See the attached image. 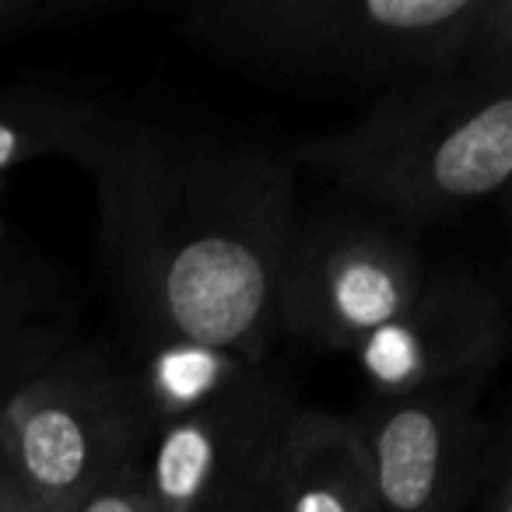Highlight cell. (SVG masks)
Here are the masks:
<instances>
[{
	"instance_id": "4fadbf2b",
	"label": "cell",
	"mask_w": 512,
	"mask_h": 512,
	"mask_svg": "<svg viewBox=\"0 0 512 512\" xmlns=\"http://www.w3.org/2000/svg\"><path fill=\"white\" fill-rule=\"evenodd\" d=\"M85 4H50V0H0V39L18 36V32H32L39 25H50L57 18L78 15Z\"/></svg>"
},
{
	"instance_id": "8fae6325",
	"label": "cell",
	"mask_w": 512,
	"mask_h": 512,
	"mask_svg": "<svg viewBox=\"0 0 512 512\" xmlns=\"http://www.w3.org/2000/svg\"><path fill=\"white\" fill-rule=\"evenodd\" d=\"M64 299L46 281L0 271V383L18 390L53 365L64 348Z\"/></svg>"
},
{
	"instance_id": "52a82bcc",
	"label": "cell",
	"mask_w": 512,
	"mask_h": 512,
	"mask_svg": "<svg viewBox=\"0 0 512 512\" xmlns=\"http://www.w3.org/2000/svg\"><path fill=\"white\" fill-rule=\"evenodd\" d=\"M509 348V313L495 288L467 271H428L411 306L365 337L358 358L376 400L474 393Z\"/></svg>"
},
{
	"instance_id": "5b68a950",
	"label": "cell",
	"mask_w": 512,
	"mask_h": 512,
	"mask_svg": "<svg viewBox=\"0 0 512 512\" xmlns=\"http://www.w3.org/2000/svg\"><path fill=\"white\" fill-rule=\"evenodd\" d=\"M428 271L414 235L390 218L327 211L295 221L278 330L309 348L355 351L411 306Z\"/></svg>"
},
{
	"instance_id": "ba28073f",
	"label": "cell",
	"mask_w": 512,
	"mask_h": 512,
	"mask_svg": "<svg viewBox=\"0 0 512 512\" xmlns=\"http://www.w3.org/2000/svg\"><path fill=\"white\" fill-rule=\"evenodd\" d=\"M358 428L376 512H463L502 435L474 411V393L372 400Z\"/></svg>"
},
{
	"instance_id": "5bb4252c",
	"label": "cell",
	"mask_w": 512,
	"mask_h": 512,
	"mask_svg": "<svg viewBox=\"0 0 512 512\" xmlns=\"http://www.w3.org/2000/svg\"><path fill=\"white\" fill-rule=\"evenodd\" d=\"M477 512H512V470H509V439H505V428L498 435L495 449H491L488 470H484V481L474 495Z\"/></svg>"
},
{
	"instance_id": "2e32d148",
	"label": "cell",
	"mask_w": 512,
	"mask_h": 512,
	"mask_svg": "<svg viewBox=\"0 0 512 512\" xmlns=\"http://www.w3.org/2000/svg\"><path fill=\"white\" fill-rule=\"evenodd\" d=\"M11 484V470H8V460H4V446H0V491Z\"/></svg>"
},
{
	"instance_id": "30bf717a",
	"label": "cell",
	"mask_w": 512,
	"mask_h": 512,
	"mask_svg": "<svg viewBox=\"0 0 512 512\" xmlns=\"http://www.w3.org/2000/svg\"><path fill=\"white\" fill-rule=\"evenodd\" d=\"M113 116L102 106L43 88H0V179L43 155H67L85 169Z\"/></svg>"
},
{
	"instance_id": "6da1fadb",
	"label": "cell",
	"mask_w": 512,
	"mask_h": 512,
	"mask_svg": "<svg viewBox=\"0 0 512 512\" xmlns=\"http://www.w3.org/2000/svg\"><path fill=\"white\" fill-rule=\"evenodd\" d=\"M102 256L155 344L267 362L295 232V165L264 144L109 120L85 165Z\"/></svg>"
},
{
	"instance_id": "7c38bea8",
	"label": "cell",
	"mask_w": 512,
	"mask_h": 512,
	"mask_svg": "<svg viewBox=\"0 0 512 512\" xmlns=\"http://www.w3.org/2000/svg\"><path fill=\"white\" fill-rule=\"evenodd\" d=\"M67 512H158V505L144 481V467L134 463L95 491H88L85 498H78Z\"/></svg>"
},
{
	"instance_id": "3957f363",
	"label": "cell",
	"mask_w": 512,
	"mask_h": 512,
	"mask_svg": "<svg viewBox=\"0 0 512 512\" xmlns=\"http://www.w3.org/2000/svg\"><path fill=\"white\" fill-rule=\"evenodd\" d=\"M176 32L256 78L386 92L435 67L512 50L509 0H207Z\"/></svg>"
},
{
	"instance_id": "9a60e30c",
	"label": "cell",
	"mask_w": 512,
	"mask_h": 512,
	"mask_svg": "<svg viewBox=\"0 0 512 512\" xmlns=\"http://www.w3.org/2000/svg\"><path fill=\"white\" fill-rule=\"evenodd\" d=\"M0 512H57V509H50V505L22 495V491L15 488V481H11L8 488L0 491Z\"/></svg>"
},
{
	"instance_id": "7a4b0ae2",
	"label": "cell",
	"mask_w": 512,
	"mask_h": 512,
	"mask_svg": "<svg viewBox=\"0 0 512 512\" xmlns=\"http://www.w3.org/2000/svg\"><path fill=\"white\" fill-rule=\"evenodd\" d=\"M288 158L404 228L484 204L512 176V50L411 74Z\"/></svg>"
},
{
	"instance_id": "8992f818",
	"label": "cell",
	"mask_w": 512,
	"mask_h": 512,
	"mask_svg": "<svg viewBox=\"0 0 512 512\" xmlns=\"http://www.w3.org/2000/svg\"><path fill=\"white\" fill-rule=\"evenodd\" d=\"M299 411L267 362L155 425L144 481L158 512H267L285 425Z\"/></svg>"
},
{
	"instance_id": "9c48e42d",
	"label": "cell",
	"mask_w": 512,
	"mask_h": 512,
	"mask_svg": "<svg viewBox=\"0 0 512 512\" xmlns=\"http://www.w3.org/2000/svg\"><path fill=\"white\" fill-rule=\"evenodd\" d=\"M267 512H376L358 418L292 414L274 460Z\"/></svg>"
},
{
	"instance_id": "277c9868",
	"label": "cell",
	"mask_w": 512,
	"mask_h": 512,
	"mask_svg": "<svg viewBox=\"0 0 512 512\" xmlns=\"http://www.w3.org/2000/svg\"><path fill=\"white\" fill-rule=\"evenodd\" d=\"M155 421L134 369L60 355L0 400V446L22 495L67 512L120 470L144 463Z\"/></svg>"
},
{
	"instance_id": "e0dca14e",
	"label": "cell",
	"mask_w": 512,
	"mask_h": 512,
	"mask_svg": "<svg viewBox=\"0 0 512 512\" xmlns=\"http://www.w3.org/2000/svg\"><path fill=\"white\" fill-rule=\"evenodd\" d=\"M0 193H4V179H0ZM0 235H4V218H0Z\"/></svg>"
}]
</instances>
